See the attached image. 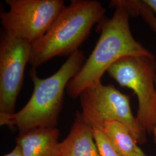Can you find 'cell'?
<instances>
[{"label": "cell", "mask_w": 156, "mask_h": 156, "mask_svg": "<svg viewBox=\"0 0 156 156\" xmlns=\"http://www.w3.org/2000/svg\"><path fill=\"white\" fill-rule=\"evenodd\" d=\"M60 132L56 127H39L19 134L16 145L24 156H62Z\"/></svg>", "instance_id": "obj_8"}, {"label": "cell", "mask_w": 156, "mask_h": 156, "mask_svg": "<svg viewBox=\"0 0 156 156\" xmlns=\"http://www.w3.org/2000/svg\"><path fill=\"white\" fill-rule=\"evenodd\" d=\"M62 156H101L95 142L93 129L78 111L67 138L60 142Z\"/></svg>", "instance_id": "obj_9"}, {"label": "cell", "mask_w": 156, "mask_h": 156, "mask_svg": "<svg viewBox=\"0 0 156 156\" xmlns=\"http://www.w3.org/2000/svg\"><path fill=\"white\" fill-rule=\"evenodd\" d=\"M84 120L92 126H102L108 121L123 123L131 131L136 142L144 144L146 134L131 111L130 98L112 84H95L84 90L79 97Z\"/></svg>", "instance_id": "obj_5"}, {"label": "cell", "mask_w": 156, "mask_h": 156, "mask_svg": "<svg viewBox=\"0 0 156 156\" xmlns=\"http://www.w3.org/2000/svg\"><path fill=\"white\" fill-rule=\"evenodd\" d=\"M132 156H147L145 155L144 153H142V154H135L134 155H133Z\"/></svg>", "instance_id": "obj_15"}, {"label": "cell", "mask_w": 156, "mask_h": 156, "mask_svg": "<svg viewBox=\"0 0 156 156\" xmlns=\"http://www.w3.org/2000/svg\"><path fill=\"white\" fill-rule=\"evenodd\" d=\"M131 12L133 16H141L156 34V17L154 16V13L145 4L143 1L133 0L131 5Z\"/></svg>", "instance_id": "obj_12"}, {"label": "cell", "mask_w": 156, "mask_h": 156, "mask_svg": "<svg viewBox=\"0 0 156 156\" xmlns=\"http://www.w3.org/2000/svg\"><path fill=\"white\" fill-rule=\"evenodd\" d=\"M31 44L4 32L0 40V115L15 112Z\"/></svg>", "instance_id": "obj_7"}, {"label": "cell", "mask_w": 156, "mask_h": 156, "mask_svg": "<svg viewBox=\"0 0 156 156\" xmlns=\"http://www.w3.org/2000/svg\"><path fill=\"white\" fill-rule=\"evenodd\" d=\"M4 156H24L20 147L17 145L12 151Z\"/></svg>", "instance_id": "obj_13"}, {"label": "cell", "mask_w": 156, "mask_h": 156, "mask_svg": "<svg viewBox=\"0 0 156 156\" xmlns=\"http://www.w3.org/2000/svg\"><path fill=\"white\" fill-rule=\"evenodd\" d=\"M86 59L78 50L68 58L60 68L49 78H38L35 68L29 72L34 84L33 94L19 111L0 115L1 126L16 127L22 134L39 127H56L62 110L67 85L83 67Z\"/></svg>", "instance_id": "obj_2"}, {"label": "cell", "mask_w": 156, "mask_h": 156, "mask_svg": "<svg viewBox=\"0 0 156 156\" xmlns=\"http://www.w3.org/2000/svg\"><path fill=\"white\" fill-rule=\"evenodd\" d=\"M8 12H1L5 33L31 45L50 28L66 7L62 0H6Z\"/></svg>", "instance_id": "obj_6"}, {"label": "cell", "mask_w": 156, "mask_h": 156, "mask_svg": "<svg viewBox=\"0 0 156 156\" xmlns=\"http://www.w3.org/2000/svg\"><path fill=\"white\" fill-rule=\"evenodd\" d=\"M154 13L156 14V0H142Z\"/></svg>", "instance_id": "obj_14"}, {"label": "cell", "mask_w": 156, "mask_h": 156, "mask_svg": "<svg viewBox=\"0 0 156 156\" xmlns=\"http://www.w3.org/2000/svg\"><path fill=\"white\" fill-rule=\"evenodd\" d=\"M105 9L101 2L73 0L48 31L31 45L29 63L34 68L56 56L71 55L89 35L95 24L105 21Z\"/></svg>", "instance_id": "obj_3"}, {"label": "cell", "mask_w": 156, "mask_h": 156, "mask_svg": "<svg viewBox=\"0 0 156 156\" xmlns=\"http://www.w3.org/2000/svg\"><path fill=\"white\" fill-rule=\"evenodd\" d=\"M95 142L101 156H122L112 146L104 133L102 126H92Z\"/></svg>", "instance_id": "obj_11"}, {"label": "cell", "mask_w": 156, "mask_h": 156, "mask_svg": "<svg viewBox=\"0 0 156 156\" xmlns=\"http://www.w3.org/2000/svg\"><path fill=\"white\" fill-rule=\"evenodd\" d=\"M107 73L122 87L134 91L138 102L136 117L140 127L156 140L155 56L124 57L114 63Z\"/></svg>", "instance_id": "obj_4"}, {"label": "cell", "mask_w": 156, "mask_h": 156, "mask_svg": "<svg viewBox=\"0 0 156 156\" xmlns=\"http://www.w3.org/2000/svg\"><path fill=\"white\" fill-rule=\"evenodd\" d=\"M102 129L114 148L122 156H132L144 153L138 146L129 129L117 121H108Z\"/></svg>", "instance_id": "obj_10"}, {"label": "cell", "mask_w": 156, "mask_h": 156, "mask_svg": "<svg viewBox=\"0 0 156 156\" xmlns=\"http://www.w3.org/2000/svg\"><path fill=\"white\" fill-rule=\"evenodd\" d=\"M110 6L115 9L113 16L101 25V34L94 50L67 85V93L73 98L79 97L86 88L101 82L104 73L120 58L154 56L134 38L129 28L130 16L126 10L113 1Z\"/></svg>", "instance_id": "obj_1"}]
</instances>
